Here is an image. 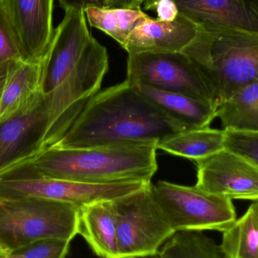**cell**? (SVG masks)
Here are the masks:
<instances>
[{"label": "cell", "mask_w": 258, "mask_h": 258, "mask_svg": "<svg viewBox=\"0 0 258 258\" xmlns=\"http://www.w3.org/2000/svg\"><path fill=\"white\" fill-rule=\"evenodd\" d=\"M186 130L125 80L92 96L66 135L51 148L158 143Z\"/></svg>", "instance_id": "cell-1"}, {"label": "cell", "mask_w": 258, "mask_h": 258, "mask_svg": "<svg viewBox=\"0 0 258 258\" xmlns=\"http://www.w3.org/2000/svg\"><path fill=\"white\" fill-rule=\"evenodd\" d=\"M156 150V142L83 148L52 147L27 165L42 175L60 180L101 184L132 181L150 183L157 171Z\"/></svg>", "instance_id": "cell-2"}, {"label": "cell", "mask_w": 258, "mask_h": 258, "mask_svg": "<svg viewBox=\"0 0 258 258\" xmlns=\"http://www.w3.org/2000/svg\"><path fill=\"white\" fill-rule=\"evenodd\" d=\"M182 52L200 71L216 108L258 82V34L200 26Z\"/></svg>", "instance_id": "cell-3"}, {"label": "cell", "mask_w": 258, "mask_h": 258, "mask_svg": "<svg viewBox=\"0 0 258 258\" xmlns=\"http://www.w3.org/2000/svg\"><path fill=\"white\" fill-rule=\"evenodd\" d=\"M108 69L107 48L91 36L74 71L45 92L42 101L43 122L39 136L30 151L14 162V168L29 165L63 138L89 100L98 93Z\"/></svg>", "instance_id": "cell-4"}, {"label": "cell", "mask_w": 258, "mask_h": 258, "mask_svg": "<svg viewBox=\"0 0 258 258\" xmlns=\"http://www.w3.org/2000/svg\"><path fill=\"white\" fill-rule=\"evenodd\" d=\"M80 208L37 197L0 198V248L10 253L36 241H71L78 234Z\"/></svg>", "instance_id": "cell-5"}, {"label": "cell", "mask_w": 258, "mask_h": 258, "mask_svg": "<svg viewBox=\"0 0 258 258\" xmlns=\"http://www.w3.org/2000/svg\"><path fill=\"white\" fill-rule=\"evenodd\" d=\"M151 192L175 232L223 233L237 219L231 199L211 194L196 185L159 180L151 184Z\"/></svg>", "instance_id": "cell-6"}, {"label": "cell", "mask_w": 258, "mask_h": 258, "mask_svg": "<svg viewBox=\"0 0 258 258\" xmlns=\"http://www.w3.org/2000/svg\"><path fill=\"white\" fill-rule=\"evenodd\" d=\"M151 184L113 200L119 258L153 257L175 233L155 201Z\"/></svg>", "instance_id": "cell-7"}, {"label": "cell", "mask_w": 258, "mask_h": 258, "mask_svg": "<svg viewBox=\"0 0 258 258\" xmlns=\"http://www.w3.org/2000/svg\"><path fill=\"white\" fill-rule=\"evenodd\" d=\"M0 174V198L37 197L71 203L81 208L98 202L113 200L138 190L150 183L122 182L89 183L45 177L30 165Z\"/></svg>", "instance_id": "cell-8"}, {"label": "cell", "mask_w": 258, "mask_h": 258, "mask_svg": "<svg viewBox=\"0 0 258 258\" xmlns=\"http://www.w3.org/2000/svg\"><path fill=\"white\" fill-rule=\"evenodd\" d=\"M125 80L133 86L183 94L214 105L210 91L200 71L182 51L130 53Z\"/></svg>", "instance_id": "cell-9"}, {"label": "cell", "mask_w": 258, "mask_h": 258, "mask_svg": "<svg viewBox=\"0 0 258 258\" xmlns=\"http://www.w3.org/2000/svg\"><path fill=\"white\" fill-rule=\"evenodd\" d=\"M195 162L196 186L232 200L258 201V167L249 161L223 149Z\"/></svg>", "instance_id": "cell-10"}, {"label": "cell", "mask_w": 258, "mask_h": 258, "mask_svg": "<svg viewBox=\"0 0 258 258\" xmlns=\"http://www.w3.org/2000/svg\"><path fill=\"white\" fill-rule=\"evenodd\" d=\"M26 61L46 60L54 36V0H3Z\"/></svg>", "instance_id": "cell-11"}, {"label": "cell", "mask_w": 258, "mask_h": 258, "mask_svg": "<svg viewBox=\"0 0 258 258\" xmlns=\"http://www.w3.org/2000/svg\"><path fill=\"white\" fill-rule=\"evenodd\" d=\"M64 11L63 20L54 29L47 55L45 93L74 71L92 36L83 6L74 5Z\"/></svg>", "instance_id": "cell-12"}, {"label": "cell", "mask_w": 258, "mask_h": 258, "mask_svg": "<svg viewBox=\"0 0 258 258\" xmlns=\"http://www.w3.org/2000/svg\"><path fill=\"white\" fill-rule=\"evenodd\" d=\"M179 14L202 27L258 34V0H173Z\"/></svg>", "instance_id": "cell-13"}, {"label": "cell", "mask_w": 258, "mask_h": 258, "mask_svg": "<svg viewBox=\"0 0 258 258\" xmlns=\"http://www.w3.org/2000/svg\"><path fill=\"white\" fill-rule=\"evenodd\" d=\"M200 25L178 14L172 21L153 19L149 15L140 20L122 48L130 53L182 51L195 39Z\"/></svg>", "instance_id": "cell-14"}, {"label": "cell", "mask_w": 258, "mask_h": 258, "mask_svg": "<svg viewBox=\"0 0 258 258\" xmlns=\"http://www.w3.org/2000/svg\"><path fill=\"white\" fill-rule=\"evenodd\" d=\"M46 60L42 63L16 60L0 100V124L40 105L45 95Z\"/></svg>", "instance_id": "cell-15"}, {"label": "cell", "mask_w": 258, "mask_h": 258, "mask_svg": "<svg viewBox=\"0 0 258 258\" xmlns=\"http://www.w3.org/2000/svg\"><path fill=\"white\" fill-rule=\"evenodd\" d=\"M78 234L101 258H119L117 227L113 200L98 202L80 209Z\"/></svg>", "instance_id": "cell-16"}, {"label": "cell", "mask_w": 258, "mask_h": 258, "mask_svg": "<svg viewBox=\"0 0 258 258\" xmlns=\"http://www.w3.org/2000/svg\"><path fill=\"white\" fill-rule=\"evenodd\" d=\"M135 86L152 104L187 130L208 128L215 119L217 108L212 103L183 94Z\"/></svg>", "instance_id": "cell-17"}, {"label": "cell", "mask_w": 258, "mask_h": 258, "mask_svg": "<svg viewBox=\"0 0 258 258\" xmlns=\"http://www.w3.org/2000/svg\"><path fill=\"white\" fill-rule=\"evenodd\" d=\"M42 122V102L34 110L20 113L0 124V173L27 153V144L32 138L34 145Z\"/></svg>", "instance_id": "cell-18"}, {"label": "cell", "mask_w": 258, "mask_h": 258, "mask_svg": "<svg viewBox=\"0 0 258 258\" xmlns=\"http://www.w3.org/2000/svg\"><path fill=\"white\" fill-rule=\"evenodd\" d=\"M224 129H191L163 138L157 143V149L195 162L224 149Z\"/></svg>", "instance_id": "cell-19"}, {"label": "cell", "mask_w": 258, "mask_h": 258, "mask_svg": "<svg viewBox=\"0 0 258 258\" xmlns=\"http://www.w3.org/2000/svg\"><path fill=\"white\" fill-rule=\"evenodd\" d=\"M220 247L226 258H258V201L223 232Z\"/></svg>", "instance_id": "cell-20"}, {"label": "cell", "mask_w": 258, "mask_h": 258, "mask_svg": "<svg viewBox=\"0 0 258 258\" xmlns=\"http://www.w3.org/2000/svg\"><path fill=\"white\" fill-rule=\"evenodd\" d=\"M224 130L258 131V82L232 95L217 108Z\"/></svg>", "instance_id": "cell-21"}, {"label": "cell", "mask_w": 258, "mask_h": 258, "mask_svg": "<svg viewBox=\"0 0 258 258\" xmlns=\"http://www.w3.org/2000/svg\"><path fill=\"white\" fill-rule=\"evenodd\" d=\"M84 12L90 26L104 32L122 47L140 20L147 15L141 8H105L95 5L85 6Z\"/></svg>", "instance_id": "cell-22"}, {"label": "cell", "mask_w": 258, "mask_h": 258, "mask_svg": "<svg viewBox=\"0 0 258 258\" xmlns=\"http://www.w3.org/2000/svg\"><path fill=\"white\" fill-rule=\"evenodd\" d=\"M153 258H226L220 245L204 232H175Z\"/></svg>", "instance_id": "cell-23"}, {"label": "cell", "mask_w": 258, "mask_h": 258, "mask_svg": "<svg viewBox=\"0 0 258 258\" xmlns=\"http://www.w3.org/2000/svg\"><path fill=\"white\" fill-rule=\"evenodd\" d=\"M24 60L15 28L3 0H0V64Z\"/></svg>", "instance_id": "cell-24"}, {"label": "cell", "mask_w": 258, "mask_h": 258, "mask_svg": "<svg viewBox=\"0 0 258 258\" xmlns=\"http://www.w3.org/2000/svg\"><path fill=\"white\" fill-rule=\"evenodd\" d=\"M224 149L258 167V131L224 130Z\"/></svg>", "instance_id": "cell-25"}, {"label": "cell", "mask_w": 258, "mask_h": 258, "mask_svg": "<svg viewBox=\"0 0 258 258\" xmlns=\"http://www.w3.org/2000/svg\"><path fill=\"white\" fill-rule=\"evenodd\" d=\"M70 245V241L63 239H42L9 254L12 258H65Z\"/></svg>", "instance_id": "cell-26"}, {"label": "cell", "mask_w": 258, "mask_h": 258, "mask_svg": "<svg viewBox=\"0 0 258 258\" xmlns=\"http://www.w3.org/2000/svg\"><path fill=\"white\" fill-rule=\"evenodd\" d=\"M155 10L157 13V19L162 21H174L179 14L177 5L173 0H161Z\"/></svg>", "instance_id": "cell-27"}, {"label": "cell", "mask_w": 258, "mask_h": 258, "mask_svg": "<svg viewBox=\"0 0 258 258\" xmlns=\"http://www.w3.org/2000/svg\"><path fill=\"white\" fill-rule=\"evenodd\" d=\"M144 0H92V5L105 8L140 9Z\"/></svg>", "instance_id": "cell-28"}, {"label": "cell", "mask_w": 258, "mask_h": 258, "mask_svg": "<svg viewBox=\"0 0 258 258\" xmlns=\"http://www.w3.org/2000/svg\"><path fill=\"white\" fill-rule=\"evenodd\" d=\"M13 62H9V63L0 64V100H1L2 95H3V91H4L5 87H6V83H7L8 80H9Z\"/></svg>", "instance_id": "cell-29"}, {"label": "cell", "mask_w": 258, "mask_h": 258, "mask_svg": "<svg viewBox=\"0 0 258 258\" xmlns=\"http://www.w3.org/2000/svg\"><path fill=\"white\" fill-rule=\"evenodd\" d=\"M57 1L64 10L74 5H80L83 7L87 5H92V0H57Z\"/></svg>", "instance_id": "cell-30"}, {"label": "cell", "mask_w": 258, "mask_h": 258, "mask_svg": "<svg viewBox=\"0 0 258 258\" xmlns=\"http://www.w3.org/2000/svg\"><path fill=\"white\" fill-rule=\"evenodd\" d=\"M161 0H144V9L145 10H155L156 6Z\"/></svg>", "instance_id": "cell-31"}, {"label": "cell", "mask_w": 258, "mask_h": 258, "mask_svg": "<svg viewBox=\"0 0 258 258\" xmlns=\"http://www.w3.org/2000/svg\"><path fill=\"white\" fill-rule=\"evenodd\" d=\"M0 258H12L11 257L9 253L5 252V251H0Z\"/></svg>", "instance_id": "cell-32"}, {"label": "cell", "mask_w": 258, "mask_h": 258, "mask_svg": "<svg viewBox=\"0 0 258 258\" xmlns=\"http://www.w3.org/2000/svg\"><path fill=\"white\" fill-rule=\"evenodd\" d=\"M3 251V250H2L1 248H0V251Z\"/></svg>", "instance_id": "cell-33"}]
</instances>
